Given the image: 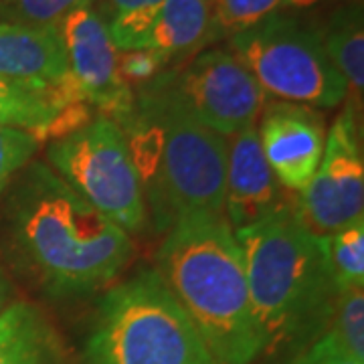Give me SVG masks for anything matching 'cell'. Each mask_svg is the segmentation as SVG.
Returning a JSON list of instances; mask_svg holds the SVG:
<instances>
[{
  "label": "cell",
  "mask_w": 364,
  "mask_h": 364,
  "mask_svg": "<svg viewBox=\"0 0 364 364\" xmlns=\"http://www.w3.org/2000/svg\"><path fill=\"white\" fill-rule=\"evenodd\" d=\"M16 261L53 298L100 291L130 261V235L61 181L45 162L23 168L9 208Z\"/></svg>",
  "instance_id": "6da1fadb"
},
{
  "label": "cell",
  "mask_w": 364,
  "mask_h": 364,
  "mask_svg": "<svg viewBox=\"0 0 364 364\" xmlns=\"http://www.w3.org/2000/svg\"><path fill=\"white\" fill-rule=\"evenodd\" d=\"M117 126L156 231L168 233L184 217L223 215L227 138L186 109L170 75L146 83Z\"/></svg>",
  "instance_id": "7a4b0ae2"
},
{
  "label": "cell",
  "mask_w": 364,
  "mask_h": 364,
  "mask_svg": "<svg viewBox=\"0 0 364 364\" xmlns=\"http://www.w3.org/2000/svg\"><path fill=\"white\" fill-rule=\"evenodd\" d=\"M156 272L215 364H253L263 354L243 255L225 215H195L174 223L158 249Z\"/></svg>",
  "instance_id": "3957f363"
},
{
  "label": "cell",
  "mask_w": 364,
  "mask_h": 364,
  "mask_svg": "<svg viewBox=\"0 0 364 364\" xmlns=\"http://www.w3.org/2000/svg\"><path fill=\"white\" fill-rule=\"evenodd\" d=\"M235 239L263 352L312 344L326 330L340 296L322 239L299 221L296 205L235 231Z\"/></svg>",
  "instance_id": "277c9868"
},
{
  "label": "cell",
  "mask_w": 364,
  "mask_h": 364,
  "mask_svg": "<svg viewBox=\"0 0 364 364\" xmlns=\"http://www.w3.org/2000/svg\"><path fill=\"white\" fill-rule=\"evenodd\" d=\"M87 364H215L156 269L107 289L85 342Z\"/></svg>",
  "instance_id": "5b68a950"
},
{
  "label": "cell",
  "mask_w": 364,
  "mask_h": 364,
  "mask_svg": "<svg viewBox=\"0 0 364 364\" xmlns=\"http://www.w3.org/2000/svg\"><path fill=\"white\" fill-rule=\"evenodd\" d=\"M239 63L265 95L287 104L330 109L348 97V83L330 61L322 33L291 14L273 13L231 37Z\"/></svg>",
  "instance_id": "8992f818"
},
{
  "label": "cell",
  "mask_w": 364,
  "mask_h": 364,
  "mask_svg": "<svg viewBox=\"0 0 364 364\" xmlns=\"http://www.w3.org/2000/svg\"><path fill=\"white\" fill-rule=\"evenodd\" d=\"M47 160L61 181L122 231H144L148 210L142 186L116 122L100 116L53 140L47 148Z\"/></svg>",
  "instance_id": "52a82bcc"
},
{
  "label": "cell",
  "mask_w": 364,
  "mask_h": 364,
  "mask_svg": "<svg viewBox=\"0 0 364 364\" xmlns=\"http://www.w3.org/2000/svg\"><path fill=\"white\" fill-rule=\"evenodd\" d=\"M354 102L344 105L326 136L324 154L296 213L316 237L364 221V154Z\"/></svg>",
  "instance_id": "ba28073f"
},
{
  "label": "cell",
  "mask_w": 364,
  "mask_h": 364,
  "mask_svg": "<svg viewBox=\"0 0 364 364\" xmlns=\"http://www.w3.org/2000/svg\"><path fill=\"white\" fill-rule=\"evenodd\" d=\"M170 79L186 109L223 138L257 124L267 100L259 83L229 49L203 51Z\"/></svg>",
  "instance_id": "9c48e42d"
},
{
  "label": "cell",
  "mask_w": 364,
  "mask_h": 364,
  "mask_svg": "<svg viewBox=\"0 0 364 364\" xmlns=\"http://www.w3.org/2000/svg\"><path fill=\"white\" fill-rule=\"evenodd\" d=\"M57 31L65 49L69 73L87 102L116 124L128 116L134 95L117 81V49L97 11L91 4H83L63 16L57 23Z\"/></svg>",
  "instance_id": "30bf717a"
},
{
  "label": "cell",
  "mask_w": 364,
  "mask_h": 364,
  "mask_svg": "<svg viewBox=\"0 0 364 364\" xmlns=\"http://www.w3.org/2000/svg\"><path fill=\"white\" fill-rule=\"evenodd\" d=\"M257 132L273 176L286 191L301 193L314 178L324 154L322 116L306 105L275 102L261 112Z\"/></svg>",
  "instance_id": "8fae6325"
},
{
  "label": "cell",
  "mask_w": 364,
  "mask_h": 364,
  "mask_svg": "<svg viewBox=\"0 0 364 364\" xmlns=\"http://www.w3.org/2000/svg\"><path fill=\"white\" fill-rule=\"evenodd\" d=\"M284 186L263 156L257 124L229 136L223 215L235 231L247 229L289 207Z\"/></svg>",
  "instance_id": "7c38bea8"
},
{
  "label": "cell",
  "mask_w": 364,
  "mask_h": 364,
  "mask_svg": "<svg viewBox=\"0 0 364 364\" xmlns=\"http://www.w3.org/2000/svg\"><path fill=\"white\" fill-rule=\"evenodd\" d=\"M0 77L51 87L71 77L57 25L0 23Z\"/></svg>",
  "instance_id": "4fadbf2b"
},
{
  "label": "cell",
  "mask_w": 364,
  "mask_h": 364,
  "mask_svg": "<svg viewBox=\"0 0 364 364\" xmlns=\"http://www.w3.org/2000/svg\"><path fill=\"white\" fill-rule=\"evenodd\" d=\"M79 102L87 97L73 77L51 87L0 77V126L31 132L37 140L65 107Z\"/></svg>",
  "instance_id": "5bb4252c"
},
{
  "label": "cell",
  "mask_w": 364,
  "mask_h": 364,
  "mask_svg": "<svg viewBox=\"0 0 364 364\" xmlns=\"http://www.w3.org/2000/svg\"><path fill=\"white\" fill-rule=\"evenodd\" d=\"M61 344L43 314L16 301L0 312V364H59Z\"/></svg>",
  "instance_id": "9a60e30c"
},
{
  "label": "cell",
  "mask_w": 364,
  "mask_h": 364,
  "mask_svg": "<svg viewBox=\"0 0 364 364\" xmlns=\"http://www.w3.org/2000/svg\"><path fill=\"white\" fill-rule=\"evenodd\" d=\"M208 0H164L158 6L144 49H154L174 57L205 47L210 26Z\"/></svg>",
  "instance_id": "2e32d148"
},
{
  "label": "cell",
  "mask_w": 364,
  "mask_h": 364,
  "mask_svg": "<svg viewBox=\"0 0 364 364\" xmlns=\"http://www.w3.org/2000/svg\"><path fill=\"white\" fill-rule=\"evenodd\" d=\"M330 61L346 79L352 100H363L364 90V21L360 2L344 4L330 16L322 33Z\"/></svg>",
  "instance_id": "e0dca14e"
},
{
  "label": "cell",
  "mask_w": 364,
  "mask_h": 364,
  "mask_svg": "<svg viewBox=\"0 0 364 364\" xmlns=\"http://www.w3.org/2000/svg\"><path fill=\"white\" fill-rule=\"evenodd\" d=\"M322 247L338 294L364 286V221L324 235Z\"/></svg>",
  "instance_id": "ac0fdd59"
},
{
  "label": "cell",
  "mask_w": 364,
  "mask_h": 364,
  "mask_svg": "<svg viewBox=\"0 0 364 364\" xmlns=\"http://www.w3.org/2000/svg\"><path fill=\"white\" fill-rule=\"evenodd\" d=\"M336 348L364 363V289L342 291L334 314L322 332Z\"/></svg>",
  "instance_id": "d6986e66"
},
{
  "label": "cell",
  "mask_w": 364,
  "mask_h": 364,
  "mask_svg": "<svg viewBox=\"0 0 364 364\" xmlns=\"http://www.w3.org/2000/svg\"><path fill=\"white\" fill-rule=\"evenodd\" d=\"M282 0H215L210 13L208 41L217 37H233L277 13Z\"/></svg>",
  "instance_id": "ffe728a7"
},
{
  "label": "cell",
  "mask_w": 364,
  "mask_h": 364,
  "mask_svg": "<svg viewBox=\"0 0 364 364\" xmlns=\"http://www.w3.org/2000/svg\"><path fill=\"white\" fill-rule=\"evenodd\" d=\"M83 4L91 0H0V23L51 26Z\"/></svg>",
  "instance_id": "44dd1931"
},
{
  "label": "cell",
  "mask_w": 364,
  "mask_h": 364,
  "mask_svg": "<svg viewBox=\"0 0 364 364\" xmlns=\"http://www.w3.org/2000/svg\"><path fill=\"white\" fill-rule=\"evenodd\" d=\"M39 144L37 136L31 132L0 126V196L14 174L28 164Z\"/></svg>",
  "instance_id": "7402d4cb"
},
{
  "label": "cell",
  "mask_w": 364,
  "mask_h": 364,
  "mask_svg": "<svg viewBox=\"0 0 364 364\" xmlns=\"http://www.w3.org/2000/svg\"><path fill=\"white\" fill-rule=\"evenodd\" d=\"M170 57L154 49H134V51L116 53L117 81L128 87H144L152 79H156L166 67Z\"/></svg>",
  "instance_id": "603a6c76"
},
{
  "label": "cell",
  "mask_w": 364,
  "mask_h": 364,
  "mask_svg": "<svg viewBox=\"0 0 364 364\" xmlns=\"http://www.w3.org/2000/svg\"><path fill=\"white\" fill-rule=\"evenodd\" d=\"M291 364H364L346 356L324 334H320Z\"/></svg>",
  "instance_id": "cb8c5ba5"
},
{
  "label": "cell",
  "mask_w": 364,
  "mask_h": 364,
  "mask_svg": "<svg viewBox=\"0 0 364 364\" xmlns=\"http://www.w3.org/2000/svg\"><path fill=\"white\" fill-rule=\"evenodd\" d=\"M114 11L117 13H128V11H136V9H144V6H154V4H160L164 0H107Z\"/></svg>",
  "instance_id": "d4e9b609"
},
{
  "label": "cell",
  "mask_w": 364,
  "mask_h": 364,
  "mask_svg": "<svg viewBox=\"0 0 364 364\" xmlns=\"http://www.w3.org/2000/svg\"><path fill=\"white\" fill-rule=\"evenodd\" d=\"M316 2H320V0H282V4H286V6H296V9H306V6H312Z\"/></svg>",
  "instance_id": "484cf974"
},
{
  "label": "cell",
  "mask_w": 364,
  "mask_h": 364,
  "mask_svg": "<svg viewBox=\"0 0 364 364\" xmlns=\"http://www.w3.org/2000/svg\"><path fill=\"white\" fill-rule=\"evenodd\" d=\"M0 304H2V296H0Z\"/></svg>",
  "instance_id": "4316f807"
},
{
  "label": "cell",
  "mask_w": 364,
  "mask_h": 364,
  "mask_svg": "<svg viewBox=\"0 0 364 364\" xmlns=\"http://www.w3.org/2000/svg\"><path fill=\"white\" fill-rule=\"evenodd\" d=\"M208 2H215V0H208Z\"/></svg>",
  "instance_id": "83f0119b"
}]
</instances>
